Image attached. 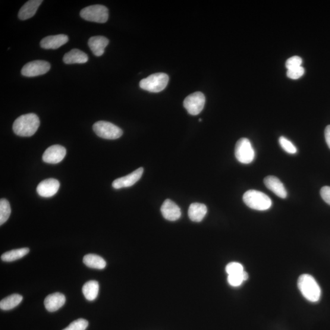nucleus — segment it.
Instances as JSON below:
<instances>
[{
  "mask_svg": "<svg viewBox=\"0 0 330 330\" xmlns=\"http://www.w3.org/2000/svg\"><path fill=\"white\" fill-rule=\"evenodd\" d=\"M40 121L34 113L24 115L18 117L14 122L13 131L18 136L29 137L36 133L39 127Z\"/></svg>",
  "mask_w": 330,
  "mask_h": 330,
  "instance_id": "nucleus-1",
  "label": "nucleus"
},
{
  "mask_svg": "<svg viewBox=\"0 0 330 330\" xmlns=\"http://www.w3.org/2000/svg\"><path fill=\"white\" fill-rule=\"evenodd\" d=\"M298 287L303 297L311 302H317L321 297V289L316 279L308 274L301 275L298 278Z\"/></svg>",
  "mask_w": 330,
  "mask_h": 330,
  "instance_id": "nucleus-2",
  "label": "nucleus"
},
{
  "mask_svg": "<svg viewBox=\"0 0 330 330\" xmlns=\"http://www.w3.org/2000/svg\"><path fill=\"white\" fill-rule=\"evenodd\" d=\"M243 200L250 208L260 211L268 210L272 205V200L267 194L255 190H248L245 193Z\"/></svg>",
  "mask_w": 330,
  "mask_h": 330,
  "instance_id": "nucleus-3",
  "label": "nucleus"
},
{
  "mask_svg": "<svg viewBox=\"0 0 330 330\" xmlns=\"http://www.w3.org/2000/svg\"><path fill=\"white\" fill-rule=\"evenodd\" d=\"M169 77L165 73H157L149 75L140 82L141 89L150 93L161 92L167 86Z\"/></svg>",
  "mask_w": 330,
  "mask_h": 330,
  "instance_id": "nucleus-4",
  "label": "nucleus"
},
{
  "mask_svg": "<svg viewBox=\"0 0 330 330\" xmlns=\"http://www.w3.org/2000/svg\"><path fill=\"white\" fill-rule=\"evenodd\" d=\"M80 16L87 21L105 23L108 19V9L100 5L87 6L80 11Z\"/></svg>",
  "mask_w": 330,
  "mask_h": 330,
  "instance_id": "nucleus-5",
  "label": "nucleus"
},
{
  "mask_svg": "<svg viewBox=\"0 0 330 330\" xmlns=\"http://www.w3.org/2000/svg\"><path fill=\"white\" fill-rule=\"evenodd\" d=\"M93 130L97 136L106 140H116L120 138L123 131L111 122L100 121L93 125Z\"/></svg>",
  "mask_w": 330,
  "mask_h": 330,
  "instance_id": "nucleus-6",
  "label": "nucleus"
},
{
  "mask_svg": "<svg viewBox=\"0 0 330 330\" xmlns=\"http://www.w3.org/2000/svg\"><path fill=\"white\" fill-rule=\"evenodd\" d=\"M235 156L238 161L243 164H250L253 161L255 152L249 140L243 138L238 140L235 147Z\"/></svg>",
  "mask_w": 330,
  "mask_h": 330,
  "instance_id": "nucleus-7",
  "label": "nucleus"
},
{
  "mask_svg": "<svg viewBox=\"0 0 330 330\" xmlns=\"http://www.w3.org/2000/svg\"><path fill=\"white\" fill-rule=\"evenodd\" d=\"M206 98L201 92L190 94L185 99L184 106L191 115L196 116L202 112L205 105Z\"/></svg>",
  "mask_w": 330,
  "mask_h": 330,
  "instance_id": "nucleus-8",
  "label": "nucleus"
},
{
  "mask_svg": "<svg viewBox=\"0 0 330 330\" xmlns=\"http://www.w3.org/2000/svg\"><path fill=\"white\" fill-rule=\"evenodd\" d=\"M50 64L45 61L37 60L28 62L21 69V73L25 77H34L46 74L50 69Z\"/></svg>",
  "mask_w": 330,
  "mask_h": 330,
  "instance_id": "nucleus-9",
  "label": "nucleus"
},
{
  "mask_svg": "<svg viewBox=\"0 0 330 330\" xmlns=\"http://www.w3.org/2000/svg\"><path fill=\"white\" fill-rule=\"evenodd\" d=\"M66 155L65 147L60 145H53L44 152L42 156L44 162L50 164H57L64 159Z\"/></svg>",
  "mask_w": 330,
  "mask_h": 330,
  "instance_id": "nucleus-10",
  "label": "nucleus"
},
{
  "mask_svg": "<svg viewBox=\"0 0 330 330\" xmlns=\"http://www.w3.org/2000/svg\"><path fill=\"white\" fill-rule=\"evenodd\" d=\"M144 172L143 168H140L124 177L118 178L113 181L112 186L115 189L130 187L140 180Z\"/></svg>",
  "mask_w": 330,
  "mask_h": 330,
  "instance_id": "nucleus-11",
  "label": "nucleus"
},
{
  "mask_svg": "<svg viewBox=\"0 0 330 330\" xmlns=\"http://www.w3.org/2000/svg\"><path fill=\"white\" fill-rule=\"evenodd\" d=\"M60 184L55 179H46L40 182L37 187V192L39 195L43 197L54 196L58 192Z\"/></svg>",
  "mask_w": 330,
  "mask_h": 330,
  "instance_id": "nucleus-12",
  "label": "nucleus"
},
{
  "mask_svg": "<svg viewBox=\"0 0 330 330\" xmlns=\"http://www.w3.org/2000/svg\"><path fill=\"white\" fill-rule=\"evenodd\" d=\"M162 214L166 219L174 222L179 219L181 216V209L173 201L166 200L161 207Z\"/></svg>",
  "mask_w": 330,
  "mask_h": 330,
  "instance_id": "nucleus-13",
  "label": "nucleus"
},
{
  "mask_svg": "<svg viewBox=\"0 0 330 330\" xmlns=\"http://www.w3.org/2000/svg\"><path fill=\"white\" fill-rule=\"evenodd\" d=\"M263 182L266 187L274 193L276 196L282 198V199L287 197V191H286L283 184L275 176H267L264 179Z\"/></svg>",
  "mask_w": 330,
  "mask_h": 330,
  "instance_id": "nucleus-14",
  "label": "nucleus"
},
{
  "mask_svg": "<svg viewBox=\"0 0 330 330\" xmlns=\"http://www.w3.org/2000/svg\"><path fill=\"white\" fill-rule=\"evenodd\" d=\"M68 36L58 34L46 37L40 41V47L44 49H57L68 42Z\"/></svg>",
  "mask_w": 330,
  "mask_h": 330,
  "instance_id": "nucleus-15",
  "label": "nucleus"
},
{
  "mask_svg": "<svg viewBox=\"0 0 330 330\" xmlns=\"http://www.w3.org/2000/svg\"><path fill=\"white\" fill-rule=\"evenodd\" d=\"M65 297L62 294L56 292L48 295L44 300V305L49 312H55L64 305Z\"/></svg>",
  "mask_w": 330,
  "mask_h": 330,
  "instance_id": "nucleus-16",
  "label": "nucleus"
},
{
  "mask_svg": "<svg viewBox=\"0 0 330 330\" xmlns=\"http://www.w3.org/2000/svg\"><path fill=\"white\" fill-rule=\"evenodd\" d=\"M42 2V0H30L27 2L20 9L18 18L21 20H25L33 17Z\"/></svg>",
  "mask_w": 330,
  "mask_h": 330,
  "instance_id": "nucleus-17",
  "label": "nucleus"
},
{
  "mask_svg": "<svg viewBox=\"0 0 330 330\" xmlns=\"http://www.w3.org/2000/svg\"><path fill=\"white\" fill-rule=\"evenodd\" d=\"M109 40L103 36H93L88 40V46L96 56H101L105 52L106 47L108 45Z\"/></svg>",
  "mask_w": 330,
  "mask_h": 330,
  "instance_id": "nucleus-18",
  "label": "nucleus"
},
{
  "mask_svg": "<svg viewBox=\"0 0 330 330\" xmlns=\"http://www.w3.org/2000/svg\"><path fill=\"white\" fill-rule=\"evenodd\" d=\"M87 61L88 56L86 53L78 49L71 50L70 52L65 53L63 57V61L67 64H83Z\"/></svg>",
  "mask_w": 330,
  "mask_h": 330,
  "instance_id": "nucleus-19",
  "label": "nucleus"
},
{
  "mask_svg": "<svg viewBox=\"0 0 330 330\" xmlns=\"http://www.w3.org/2000/svg\"><path fill=\"white\" fill-rule=\"evenodd\" d=\"M207 212L206 205L201 203H193L188 209V216L192 222H200L205 217Z\"/></svg>",
  "mask_w": 330,
  "mask_h": 330,
  "instance_id": "nucleus-20",
  "label": "nucleus"
},
{
  "mask_svg": "<svg viewBox=\"0 0 330 330\" xmlns=\"http://www.w3.org/2000/svg\"><path fill=\"white\" fill-rule=\"evenodd\" d=\"M83 263L90 268L96 269H103L106 266L105 260L96 254H88L84 256Z\"/></svg>",
  "mask_w": 330,
  "mask_h": 330,
  "instance_id": "nucleus-21",
  "label": "nucleus"
},
{
  "mask_svg": "<svg viewBox=\"0 0 330 330\" xmlns=\"http://www.w3.org/2000/svg\"><path fill=\"white\" fill-rule=\"evenodd\" d=\"M99 291V282L96 281H90L84 284L82 292L84 296L89 301L96 299Z\"/></svg>",
  "mask_w": 330,
  "mask_h": 330,
  "instance_id": "nucleus-22",
  "label": "nucleus"
},
{
  "mask_svg": "<svg viewBox=\"0 0 330 330\" xmlns=\"http://www.w3.org/2000/svg\"><path fill=\"white\" fill-rule=\"evenodd\" d=\"M30 252L29 248H23L8 251L3 254L1 258L5 262H12L20 259Z\"/></svg>",
  "mask_w": 330,
  "mask_h": 330,
  "instance_id": "nucleus-23",
  "label": "nucleus"
},
{
  "mask_svg": "<svg viewBox=\"0 0 330 330\" xmlns=\"http://www.w3.org/2000/svg\"><path fill=\"white\" fill-rule=\"evenodd\" d=\"M23 300V297L19 294H14L6 297L0 302V308L3 310H10L16 307Z\"/></svg>",
  "mask_w": 330,
  "mask_h": 330,
  "instance_id": "nucleus-24",
  "label": "nucleus"
},
{
  "mask_svg": "<svg viewBox=\"0 0 330 330\" xmlns=\"http://www.w3.org/2000/svg\"><path fill=\"white\" fill-rule=\"evenodd\" d=\"M11 213V209L9 201L6 199L0 200V225L7 222Z\"/></svg>",
  "mask_w": 330,
  "mask_h": 330,
  "instance_id": "nucleus-25",
  "label": "nucleus"
},
{
  "mask_svg": "<svg viewBox=\"0 0 330 330\" xmlns=\"http://www.w3.org/2000/svg\"><path fill=\"white\" fill-rule=\"evenodd\" d=\"M248 279V274L245 271L240 274L228 275V281L229 284L233 287H238Z\"/></svg>",
  "mask_w": 330,
  "mask_h": 330,
  "instance_id": "nucleus-26",
  "label": "nucleus"
},
{
  "mask_svg": "<svg viewBox=\"0 0 330 330\" xmlns=\"http://www.w3.org/2000/svg\"><path fill=\"white\" fill-rule=\"evenodd\" d=\"M279 143L282 148L286 152L291 154H294L297 152V147L294 146V144L284 137H281L279 138Z\"/></svg>",
  "mask_w": 330,
  "mask_h": 330,
  "instance_id": "nucleus-27",
  "label": "nucleus"
},
{
  "mask_svg": "<svg viewBox=\"0 0 330 330\" xmlns=\"http://www.w3.org/2000/svg\"><path fill=\"white\" fill-rule=\"evenodd\" d=\"M88 324L89 323L86 320L79 319L72 322L70 325L62 330H85Z\"/></svg>",
  "mask_w": 330,
  "mask_h": 330,
  "instance_id": "nucleus-28",
  "label": "nucleus"
},
{
  "mask_svg": "<svg viewBox=\"0 0 330 330\" xmlns=\"http://www.w3.org/2000/svg\"><path fill=\"white\" fill-rule=\"evenodd\" d=\"M244 271L243 266L238 262H231L226 267V272L228 275L240 274Z\"/></svg>",
  "mask_w": 330,
  "mask_h": 330,
  "instance_id": "nucleus-29",
  "label": "nucleus"
},
{
  "mask_svg": "<svg viewBox=\"0 0 330 330\" xmlns=\"http://www.w3.org/2000/svg\"><path fill=\"white\" fill-rule=\"evenodd\" d=\"M302 62V59L300 56H292L286 61L285 67L288 69V70H290V69L301 67Z\"/></svg>",
  "mask_w": 330,
  "mask_h": 330,
  "instance_id": "nucleus-30",
  "label": "nucleus"
},
{
  "mask_svg": "<svg viewBox=\"0 0 330 330\" xmlns=\"http://www.w3.org/2000/svg\"><path fill=\"white\" fill-rule=\"evenodd\" d=\"M304 74V69L303 67H298L288 70L287 76L291 79L297 80L302 77Z\"/></svg>",
  "mask_w": 330,
  "mask_h": 330,
  "instance_id": "nucleus-31",
  "label": "nucleus"
},
{
  "mask_svg": "<svg viewBox=\"0 0 330 330\" xmlns=\"http://www.w3.org/2000/svg\"><path fill=\"white\" fill-rule=\"evenodd\" d=\"M320 195L323 201L330 206V187L325 186L320 190Z\"/></svg>",
  "mask_w": 330,
  "mask_h": 330,
  "instance_id": "nucleus-32",
  "label": "nucleus"
},
{
  "mask_svg": "<svg viewBox=\"0 0 330 330\" xmlns=\"http://www.w3.org/2000/svg\"><path fill=\"white\" fill-rule=\"evenodd\" d=\"M325 137L326 144H327V145L330 149V125H328V126L325 128Z\"/></svg>",
  "mask_w": 330,
  "mask_h": 330,
  "instance_id": "nucleus-33",
  "label": "nucleus"
}]
</instances>
